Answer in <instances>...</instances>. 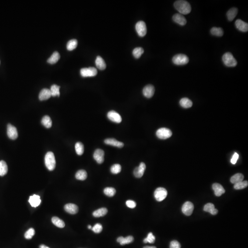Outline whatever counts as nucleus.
<instances>
[{
  "mask_svg": "<svg viewBox=\"0 0 248 248\" xmlns=\"http://www.w3.org/2000/svg\"><path fill=\"white\" fill-rule=\"evenodd\" d=\"M87 177V172L84 170H79L76 172L75 178L77 180L84 181L86 179Z\"/></svg>",
  "mask_w": 248,
  "mask_h": 248,
  "instance_id": "2f4dec72",
  "label": "nucleus"
},
{
  "mask_svg": "<svg viewBox=\"0 0 248 248\" xmlns=\"http://www.w3.org/2000/svg\"><path fill=\"white\" fill-rule=\"evenodd\" d=\"M126 205L129 208L133 209L136 206V203L133 200H129L126 201Z\"/></svg>",
  "mask_w": 248,
  "mask_h": 248,
  "instance_id": "49530a36",
  "label": "nucleus"
},
{
  "mask_svg": "<svg viewBox=\"0 0 248 248\" xmlns=\"http://www.w3.org/2000/svg\"><path fill=\"white\" fill-rule=\"evenodd\" d=\"M173 20L177 24L184 26L187 23V20L184 16L180 14H176L173 16Z\"/></svg>",
  "mask_w": 248,
  "mask_h": 248,
  "instance_id": "a211bd4d",
  "label": "nucleus"
},
{
  "mask_svg": "<svg viewBox=\"0 0 248 248\" xmlns=\"http://www.w3.org/2000/svg\"><path fill=\"white\" fill-rule=\"evenodd\" d=\"M180 104L182 107L188 108L192 106L193 103L192 101L190 100L189 99L184 97V98H182L180 101Z\"/></svg>",
  "mask_w": 248,
  "mask_h": 248,
  "instance_id": "a878e982",
  "label": "nucleus"
},
{
  "mask_svg": "<svg viewBox=\"0 0 248 248\" xmlns=\"http://www.w3.org/2000/svg\"><path fill=\"white\" fill-rule=\"evenodd\" d=\"M64 210L71 214H75L78 211V207L73 203H68L64 206Z\"/></svg>",
  "mask_w": 248,
  "mask_h": 248,
  "instance_id": "6ab92c4d",
  "label": "nucleus"
},
{
  "mask_svg": "<svg viewBox=\"0 0 248 248\" xmlns=\"http://www.w3.org/2000/svg\"><path fill=\"white\" fill-rule=\"evenodd\" d=\"M121 166L120 164H114L112 165L110 168V171L114 174H117L121 172Z\"/></svg>",
  "mask_w": 248,
  "mask_h": 248,
  "instance_id": "ea45409f",
  "label": "nucleus"
},
{
  "mask_svg": "<svg viewBox=\"0 0 248 248\" xmlns=\"http://www.w3.org/2000/svg\"><path fill=\"white\" fill-rule=\"evenodd\" d=\"M41 124L47 128H50L52 126L51 119L48 115L44 116L41 120Z\"/></svg>",
  "mask_w": 248,
  "mask_h": 248,
  "instance_id": "393cba45",
  "label": "nucleus"
},
{
  "mask_svg": "<svg viewBox=\"0 0 248 248\" xmlns=\"http://www.w3.org/2000/svg\"><path fill=\"white\" fill-rule=\"evenodd\" d=\"M60 58V55L58 51L53 53L50 57L48 58L47 62L50 64H54L57 63Z\"/></svg>",
  "mask_w": 248,
  "mask_h": 248,
  "instance_id": "7c9ffc66",
  "label": "nucleus"
},
{
  "mask_svg": "<svg viewBox=\"0 0 248 248\" xmlns=\"http://www.w3.org/2000/svg\"><path fill=\"white\" fill-rule=\"evenodd\" d=\"M172 62L175 65H185L189 62V58L185 54H178L174 56Z\"/></svg>",
  "mask_w": 248,
  "mask_h": 248,
  "instance_id": "20e7f679",
  "label": "nucleus"
},
{
  "mask_svg": "<svg viewBox=\"0 0 248 248\" xmlns=\"http://www.w3.org/2000/svg\"><path fill=\"white\" fill-rule=\"evenodd\" d=\"M143 248H156L155 246H146L143 247Z\"/></svg>",
  "mask_w": 248,
  "mask_h": 248,
  "instance_id": "3c124183",
  "label": "nucleus"
},
{
  "mask_svg": "<svg viewBox=\"0 0 248 248\" xmlns=\"http://www.w3.org/2000/svg\"><path fill=\"white\" fill-rule=\"evenodd\" d=\"M78 41L76 39H72L67 43V48L69 51H72L77 47Z\"/></svg>",
  "mask_w": 248,
  "mask_h": 248,
  "instance_id": "c9c22d12",
  "label": "nucleus"
},
{
  "mask_svg": "<svg viewBox=\"0 0 248 248\" xmlns=\"http://www.w3.org/2000/svg\"><path fill=\"white\" fill-rule=\"evenodd\" d=\"M238 12V9L236 8H233L229 9L227 14V17L228 20L231 21L234 20V18L237 16Z\"/></svg>",
  "mask_w": 248,
  "mask_h": 248,
  "instance_id": "b1692460",
  "label": "nucleus"
},
{
  "mask_svg": "<svg viewBox=\"0 0 248 248\" xmlns=\"http://www.w3.org/2000/svg\"><path fill=\"white\" fill-rule=\"evenodd\" d=\"M39 248H50L49 247H47V246H46L45 245H40V246Z\"/></svg>",
  "mask_w": 248,
  "mask_h": 248,
  "instance_id": "8fccbe9b",
  "label": "nucleus"
},
{
  "mask_svg": "<svg viewBox=\"0 0 248 248\" xmlns=\"http://www.w3.org/2000/svg\"><path fill=\"white\" fill-rule=\"evenodd\" d=\"M217 213H218V210L215 208L212 211H211L210 214H211V215H216Z\"/></svg>",
  "mask_w": 248,
  "mask_h": 248,
  "instance_id": "09e8293b",
  "label": "nucleus"
},
{
  "mask_svg": "<svg viewBox=\"0 0 248 248\" xmlns=\"http://www.w3.org/2000/svg\"><path fill=\"white\" fill-rule=\"evenodd\" d=\"M134 240V238L132 236H129L128 237L124 238L123 237H119L117 239V241L120 243L121 245L130 244L132 243Z\"/></svg>",
  "mask_w": 248,
  "mask_h": 248,
  "instance_id": "4be33fe9",
  "label": "nucleus"
},
{
  "mask_svg": "<svg viewBox=\"0 0 248 248\" xmlns=\"http://www.w3.org/2000/svg\"><path fill=\"white\" fill-rule=\"evenodd\" d=\"M194 210L193 203L189 201H187L183 204L182 207V213L187 216H189L192 214Z\"/></svg>",
  "mask_w": 248,
  "mask_h": 248,
  "instance_id": "1a4fd4ad",
  "label": "nucleus"
},
{
  "mask_svg": "<svg viewBox=\"0 0 248 248\" xmlns=\"http://www.w3.org/2000/svg\"><path fill=\"white\" fill-rule=\"evenodd\" d=\"M75 149L76 153L79 156H82L84 153V147L81 142H77L75 145Z\"/></svg>",
  "mask_w": 248,
  "mask_h": 248,
  "instance_id": "473e14b6",
  "label": "nucleus"
},
{
  "mask_svg": "<svg viewBox=\"0 0 248 248\" xmlns=\"http://www.w3.org/2000/svg\"><path fill=\"white\" fill-rule=\"evenodd\" d=\"M104 143L108 145L115 147L119 148H121L124 146V143L122 142L117 141L114 138H107L104 140Z\"/></svg>",
  "mask_w": 248,
  "mask_h": 248,
  "instance_id": "2eb2a0df",
  "label": "nucleus"
},
{
  "mask_svg": "<svg viewBox=\"0 0 248 248\" xmlns=\"http://www.w3.org/2000/svg\"><path fill=\"white\" fill-rule=\"evenodd\" d=\"M108 210L106 208H102L95 210L93 212L92 215L95 217H100L105 216Z\"/></svg>",
  "mask_w": 248,
  "mask_h": 248,
  "instance_id": "c756f323",
  "label": "nucleus"
},
{
  "mask_svg": "<svg viewBox=\"0 0 248 248\" xmlns=\"http://www.w3.org/2000/svg\"><path fill=\"white\" fill-rule=\"evenodd\" d=\"M51 221L54 225L59 228H63L65 227L64 222L58 217L54 216L51 219Z\"/></svg>",
  "mask_w": 248,
  "mask_h": 248,
  "instance_id": "c85d7f7f",
  "label": "nucleus"
},
{
  "mask_svg": "<svg viewBox=\"0 0 248 248\" xmlns=\"http://www.w3.org/2000/svg\"><path fill=\"white\" fill-rule=\"evenodd\" d=\"M92 230L95 233L99 234L103 230V227H102V225L100 224L97 223L96 224L94 225V227H92Z\"/></svg>",
  "mask_w": 248,
  "mask_h": 248,
  "instance_id": "c03bdc74",
  "label": "nucleus"
},
{
  "mask_svg": "<svg viewBox=\"0 0 248 248\" xmlns=\"http://www.w3.org/2000/svg\"><path fill=\"white\" fill-rule=\"evenodd\" d=\"M212 35L214 36H217L221 37L223 35V30L221 28H217V27H213L210 30Z\"/></svg>",
  "mask_w": 248,
  "mask_h": 248,
  "instance_id": "72a5a7b5",
  "label": "nucleus"
},
{
  "mask_svg": "<svg viewBox=\"0 0 248 248\" xmlns=\"http://www.w3.org/2000/svg\"><path fill=\"white\" fill-rule=\"evenodd\" d=\"M146 168V167L145 163L143 162L141 163L138 167H137L134 169V172H133L134 176L136 178L142 177L144 174Z\"/></svg>",
  "mask_w": 248,
  "mask_h": 248,
  "instance_id": "ddd939ff",
  "label": "nucleus"
},
{
  "mask_svg": "<svg viewBox=\"0 0 248 248\" xmlns=\"http://www.w3.org/2000/svg\"><path fill=\"white\" fill-rule=\"evenodd\" d=\"M60 86L57 85H53L51 86L50 90L51 93V96L59 97L60 96Z\"/></svg>",
  "mask_w": 248,
  "mask_h": 248,
  "instance_id": "f704fd0d",
  "label": "nucleus"
},
{
  "mask_svg": "<svg viewBox=\"0 0 248 248\" xmlns=\"http://www.w3.org/2000/svg\"><path fill=\"white\" fill-rule=\"evenodd\" d=\"M94 160L99 164L103 163L104 160V152L101 149H97L95 150L93 154Z\"/></svg>",
  "mask_w": 248,
  "mask_h": 248,
  "instance_id": "f8f14e48",
  "label": "nucleus"
},
{
  "mask_svg": "<svg viewBox=\"0 0 248 248\" xmlns=\"http://www.w3.org/2000/svg\"><path fill=\"white\" fill-rule=\"evenodd\" d=\"M45 163L48 170L52 171L56 167V160L55 156L53 152H48L45 157Z\"/></svg>",
  "mask_w": 248,
  "mask_h": 248,
  "instance_id": "f03ea898",
  "label": "nucleus"
},
{
  "mask_svg": "<svg viewBox=\"0 0 248 248\" xmlns=\"http://www.w3.org/2000/svg\"><path fill=\"white\" fill-rule=\"evenodd\" d=\"M157 136L160 139H166L171 137L172 132L169 129L166 128H161L157 131Z\"/></svg>",
  "mask_w": 248,
  "mask_h": 248,
  "instance_id": "39448f33",
  "label": "nucleus"
},
{
  "mask_svg": "<svg viewBox=\"0 0 248 248\" xmlns=\"http://www.w3.org/2000/svg\"><path fill=\"white\" fill-rule=\"evenodd\" d=\"M248 185V181H245L241 182L235 184L234 185V189H236V190H240V189H244V188H246Z\"/></svg>",
  "mask_w": 248,
  "mask_h": 248,
  "instance_id": "58836bf2",
  "label": "nucleus"
},
{
  "mask_svg": "<svg viewBox=\"0 0 248 248\" xmlns=\"http://www.w3.org/2000/svg\"><path fill=\"white\" fill-rule=\"evenodd\" d=\"M88 229H91L92 228V227L91 225H89V226H88Z\"/></svg>",
  "mask_w": 248,
  "mask_h": 248,
  "instance_id": "603ef678",
  "label": "nucleus"
},
{
  "mask_svg": "<svg viewBox=\"0 0 248 248\" xmlns=\"http://www.w3.org/2000/svg\"><path fill=\"white\" fill-rule=\"evenodd\" d=\"M174 6L175 9H177L180 14L186 15L191 12V7L190 4L186 1L179 0L175 1L174 4Z\"/></svg>",
  "mask_w": 248,
  "mask_h": 248,
  "instance_id": "f257e3e1",
  "label": "nucleus"
},
{
  "mask_svg": "<svg viewBox=\"0 0 248 248\" xmlns=\"http://www.w3.org/2000/svg\"><path fill=\"white\" fill-rule=\"evenodd\" d=\"M238 157H239L238 154L237 153H235L234 154V156H232V158L231 160V163L233 164H235L237 163V161L238 160Z\"/></svg>",
  "mask_w": 248,
  "mask_h": 248,
  "instance_id": "de8ad7c7",
  "label": "nucleus"
},
{
  "mask_svg": "<svg viewBox=\"0 0 248 248\" xmlns=\"http://www.w3.org/2000/svg\"><path fill=\"white\" fill-rule=\"evenodd\" d=\"M95 63L97 67L100 70H104L106 68V64L105 61L100 56H97L95 61Z\"/></svg>",
  "mask_w": 248,
  "mask_h": 248,
  "instance_id": "5701e85b",
  "label": "nucleus"
},
{
  "mask_svg": "<svg viewBox=\"0 0 248 248\" xmlns=\"http://www.w3.org/2000/svg\"><path fill=\"white\" fill-rule=\"evenodd\" d=\"M136 29L140 37H143L146 35L147 29L145 23L142 21L138 22L136 25Z\"/></svg>",
  "mask_w": 248,
  "mask_h": 248,
  "instance_id": "6e6552de",
  "label": "nucleus"
},
{
  "mask_svg": "<svg viewBox=\"0 0 248 248\" xmlns=\"http://www.w3.org/2000/svg\"><path fill=\"white\" fill-rule=\"evenodd\" d=\"M103 192L106 195L108 196V197H113L115 195L116 193V190L114 188L111 187H107L105 188L103 190Z\"/></svg>",
  "mask_w": 248,
  "mask_h": 248,
  "instance_id": "4c0bfd02",
  "label": "nucleus"
},
{
  "mask_svg": "<svg viewBox=\"0 0 248 248\" xmlns=\"http://www.w3.org/2000/svg\"><path fill=\"white\" fill-rule=\"evenodd\" d=\"M29 202L33 207H37L40 205L41 203L40 197V196L34 195H33L30 196Z\"/></svg>",
  "mask_w": 248,
  "mask_h": 248,
  "instance_id": "aec40b11",
  "label": "nucleus"
},
{
  "mask_svg": "<svg viewBox=\"0 0 248 248\" xmlns=\"http://www.w3.org/2000/svg\"><path fill=\"white\" fill-rule=\"evenodd\" d=\"M80 73L83 77H93L97 75V71L94 67H89L82 69Z\"/></svg>",
  "mask_w": 248,
  "mask_h": 248,
  "instance_id": "0eeeda50",
  "label": "nucleus"
},
{
  "mask_svg": "<svg viewBox=\"0 0 248 248\" xmlns=\"http://www.w3.org/2000/svg\"><path fill=\"white\" fill-rule=\"evenodd\" d=\"M215 208V206L213 203H207L206 205H205V206L203 207V210L210 213L211 211H212Z\"/></svg>",
  "mask_w": 248,
  "mask_h": 248,
  "instance_id": "37998d69",
  "label": "nucleus"
},
{
  "mask_svg": "<svg viewBox=\"0 0 248 248\" xmlns=\"http://www.w3.org/2000/svg\"><path fill=\"white\" fill-rule=\"evenodd\" d=\"M167 194V191L164 188L160 187L154 191V196L157 201L161 202L166 198Z\"/></svg>",
  "mask_w": 248,
  "mask_h": 248,
  "instance_id": "423d86ee",
  "label": "nucleus"
},
{
  "mask_svg": "<svg viewBox=\"0 0 248 248\" xmlns=\"http://www.w3.org/2000/svg\"><path fill=\"white\" fill-rule=\"evenodd\" d=\"M8 171V166L5 161H0V176H4L7 174Z\"/></svg>",
  "mask_w": 248,
  "mask_h": 248,
  "instance_id": "cd10ccee",
  "label": "nucleus"
},
{
  "mask_svg": "<svg viewBox=\"0 0 248 248\" xmlns=\"http://www.w3.org/2000/svg\"><path fill=\"white\" fill-rule=\"evenodd\" d=\"M155 92L154 86L152 85H148L145 86L143 88L142 93L144 97L150 99L153 96Z\"/></svg>",
  "mask_w": 248,
  "mask_h": 248,
  "instance_id": "4468645a",
  "label": "nucleus"
},
{
  "mask_svg": "<svg viewBox=\"0 0 248 248\" xmlns=\"http://www.w3.org/2000/svg\"><path fill=\"white\" fill-rule=\"evenodd\" d=\"M51 96L50 90L48 89L45 88L40 91L39 95V98L40 101L46 100L49 99Z\"/></svg>",
  "mask_w": 248,
  "mask_h": 248,
  "instance_id": "412c9836",
  "label": "nucleus"
},
{
  "mask_svg": "<svg viewBox=\"0 0 248 248\" xmlns=\"http://www.w3.org/2000/svg\"><path fill=\"white\" fill-rule=\"evenodd\" d=\"M143 53L144 49L142 47H136L132 51L133 56L136 58H140Z\"/></svg>",
  "mask_w": 248,
  "mask_h": 248,
  "instance_id": "e433bc0d",
  "label": "nucleus"
},
{
  "mask_svg": "<svg viewBox=\"0 0 248 248\" xmlns=\"http://www.w3.org/2000/svg\"><path fill=\"white\" fill-rule=\"evenodd\" d=\"M155 240H156V238L154 237L153 234H152V232H149L148 234V236L146 238H145L143 240V242L144 243H149L150 244H153L155 242Z\"/></svg>",
  "mask_w": 248,
  "mask_h": 248,
  "instance_id": "a19ab883",
  "label": "nucleus"
},
{
  "mask_svg": "<svg viewBox=\"0 0 248 248\" xmlns=\"http://www.w3.org/2000/svg\"><path fill=\"white\" fill-rule=\"evenodd\" d=\"M244 179V176L241 173H237L233 175L231 178L230 182L232 183L236 184L238 182L243 181Z\"/></svg>",
  "mask_w": 248,
  "mask_h": 248,
  "instance_id": "bb28decb",
  "label": "nucleus"
},
{
  "mask_svg": "<svg viewBox=\"0 0 248 248\" xmlns=\"http://www.w3.org/2000/svg\"><path fill=\"white\" fill-rule=\"evenodd\" d=\"M7 134L8 138L12 140H15L18 138V133L17 129L14 125L9 124L7 127Z\"/></svg>",
  "mask_w": 248,
  "mask_h": 248,
  "instance_id": "9d476101",
  "label": "nucleus"
},
{
  "mask_svg": "<svg viewBox=\"0 0 248 248\" xmlns=\"http://www.w3.org/2000/svg\"><path fill=\"white\" fill-rule=\"evenodd\" d=\"M170 248H181V245L176 240L172 241L170 243Z\"/></svg>",
  "mask_w": 248,
  "mask_h": 248,
  "instance_id": "a18cd8bd",
  "label": "nucleus"
},
{
  "mask_svg": "<svg viewBox=\"0 0 248 248\" xmlns=\"http://www.w3.org/2000/svg\"><path fill=\"white\" fill-rule=\"evenodd\" d=\"M223 60L226 66L234 67L237 65V61L230 53H226L223 55Z\"/></svg>",
  "mask_w": 248,
  "mask_h": 248,
  "instance_id": "7ed1b4c3",
  "label": "nucleus"
},
{
  "mask_svg": "<svg viewBox=\"0 0 248 248\" xmlns=\"http://www.w3.org/2000/svg\"><path fill=\"white\" fill-rule=\"evenodd\" d=\"M108 119L112 122L116 123H120L122 121V118L120 114L114 111H110L107 114Z\"/></svg>",
  "mask_w": 248,
  "mask_h": 248,
  "instance_id": "9b49d317",
  "label": "nucleus"
},
{
  "mask_svg": "<svg viewBox=\"0 0 248 248\" xmlns=\"http://www.w3.org/2000/svg\"><path fill=\"white\" fill-rule=\"evenodd\" d=\"M235 25L237 29L241 32H248V23L243 21L241 19H237L236 20L235 22Z\"/></svg>",
  "mask_w": 248,
  "mask_h": 248,
  "instance_id": "dca6fc26",
  "label": "nucleus"
},
{
  "mask_svg": "<svg viewBox=\"0 0 248 248\" xmlns=\"http://www.w3.org/2000/svg\"><path fill=\"white\" fill-rule=\"evenodd\" d=\"M212 188L214 191V193L217 197L221 196V195L225 193V190L223 186L219 183H214L212 185Z\"/></svg>",
  "mask_w": 248,
  "mask_h": 248,
  "instance_id": "f3484780",
  "label": "nucleus"
},
{
  "mask_svg": "<svg viewBox=\"0 0 248 248\" xmlns=\"http://www.w3.org/2000/svg\"><path fill=\"white\" fill-rule=\"evenodd\" d=\"M35 231L34 229L33 228H30L25 232V238L27 239H31L35 235Z\"/></svg>",
  "mask_w": 248,
  "mask_h": 248,
  "instance_id": "79ce46f5",
  "label": "nucleus"
}]
</instances>
